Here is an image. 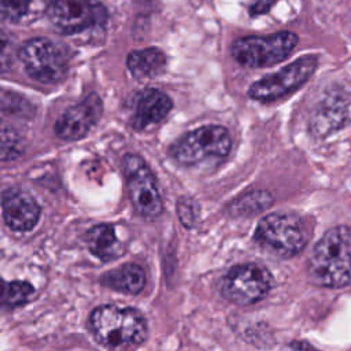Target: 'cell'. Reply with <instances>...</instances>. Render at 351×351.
Masks as SVG:
<instances>
[{"instance_id": "11", "label": "cell", "mask_w": 351, "mask_h": 351, "mask_svg": "<svg viewBox=\"0 0 351 351\" xmlns=\"http://www.w3.org/2000/svg\"><path fill=\"white\" fill-rule=\"evenodd\" d=\"M101 100L90 93L80 103L66 108L55 122V133L59 138L74 141L85 137L101 115Z\"/></svg>"}, {"instance_id": "21", "label": "cell", "mask_w": 351, "mask_h": 351, "mask_svg": "<svg viewBox=\"0 0 351 351\" xmlns=\"http://www.w3.org/2000/svg\"><path fill=\"white\" fill-rule=\"evenodd\" d=\"M21 155V145L18 136L8 130L5 126L1 129V158L3 160H10Z\"/></svg>"}, {"instance_id": "24", "label": "cell", "mask_w": 351, "mask_h": 351, "mask_svg": "<svg viewBox=\"0 0 351 351\" xmlns=\"http://www.w3.org/2000/svg\"><path fill=\"white\" fill-rule=\"evenodd\" d=\"M289 351H318L306 341H293L289 346Z\"/></svg>"}, {"instance_id": "15", "label": "cell", "mask_w": 351, "mask_h": 351, "mask_svg": "<svg viewBox=\"0 0 351 351\" xmlns=\"http://www.w3.org/2000/svg\"><path fill=\"white\" fill-rule=\"evenodd\" d=\"M126 66L130 74L137 80H145L159 75L166 67L165 53L155 47L132 51L126 58Z\"/></svg>"}, {"instance_id": "5", "label": "cell", "mask_w": 351, "mask_h": 351, "mask_svg": "<svg viewBox=\"0 0 351 351\" xmlns=\"http://www.w3.org/2000/svg\"><path fill=\"white\" fill-rule=\"evenodd\" d=\"M299 38L292 32H278L270 36H248L237 38L232 47V56L245 67H267L287 59Z\"/></svg>"}, {"instance_id": "22", "label": "cell", "mask_w": 351, "mask_h": 351, "mask_svg": "<svg viewBox=\"0 0 351 351\" xmlns=\"http://www.w3.org/2000/svg\"><path fill=\"white\" fill-rule=\"evenodd\" d=\"M178 217L181 219V222L184 223V226H193V223L196 222V217H197V210H196V204L192 199L189 197H181L178 200Z\"/></svg>"}, {"instance_id": "3", "label": "cell", "mask_w": 351, "mask_h": 351, "mask_svg": "<svg viewBox=\"0 0 351 351\" xmlns=\"http://www.w3.org/2000/svg\"><path fill=\"white\" fill-rule=\"evenodd\" d=\"M254 237L269 254L278 258H291L304 248L308 233L299 215L273 213L259 221Z\"/></svg>"}, {"instance_id": "18", "label": "cell", "mask_w": 351, "mask_h": 351, "mask_svg": "<svg viewBox=\"0 0 351 351\" xmlns=\"http://www.w3.org/2000/svg\"><path fill=\"white\" fill-rule=\"evenodd\" d=\"M273 203V196L266 191H252L230 203L229 211L233 215H255Z\"/></svg>"}, {"instance_id": "17", "label": "cell", "mask_w": 351, "mask_h": 351, "mask_svg": "<svg viewBox=\"0 0 351 351\" xmlns=\"http://www.w3.org/2000/svg\"><path fill=\"white\" fill-rule=\"evenodd\" d=\"M103 282L117 291L125 293H138L145 284V273L136 263H126L117 267L103 277Z\"/></svg>"}, {"instance_id": "10", "label": "cell", "mask_w": 351, "mask_h": 351, "mask_svg": "<svg viewBox=\"0 0 351 351\" xmlns=\"http://www.w3.org/2000/svg\"><path fill=\"white\" fill-rule=\"evenodd\" d=\"M274 285L270 271L256 263L232 267L221 281L223 296L236 304H252L262 299Z\"/></svg>"}, {"instance_id": "6", "label": "cell", "mask_w": 351, "mask_h": 351, "mask_svg": "<svg viewBox=\"0 0 351 351\" xmlns=\"http://www.w3.org/2000/svg\"><path fill=\"white\" fill-rule=\"evenodd\" d=\"M229 132L219 125H207L185 133L169 149L170 156L181 165H195L208 158H223L230 152Z\"/></svg>"}, {"instance_id": "16", "label": "cell", "mask_w": 351, "mask_h": 351, "mask_svg": "<svg viewBox=\"0 0 351 351\" xmlns=\"http://www.w3.org/2000/svg\"><path fill=\"white\" fill-rule=\"evenodd\" d=\"M86 244L89 251L101 261H110L123 254V245L118 240L114 226L107 223L93 226L86 233Z\"/></svg>"}, {"instance_id": "4", "label": "cell", "mask_w": 351, "mask_h": 351, "mask_svg": "<svg viewBox=\"0 0 351 351\" xmlns=\"http://www.w3.org/2000/svg\"><path fill=\"white\" fill-rule=\"evenodd\" d=\"M18 58L27 75L43 84L62 81L69 70L67 48L45 37L26 41L19 48Z\"/></svg>"}, {"instance_id": "13", "label": "cell", "mask_w": 351, "mask_h": 351, "mask_svg": "<svg viewBox=\"0 0 351 351\" xmlns=\"http://www.w3.org/2000/svg\"><path fill=\"white\" fill-rule=\"evenodd\" d=\"M3 218L7 226L16 232H27L36 226L40 219V206L26 191L8 188L1 199Z\"/></svg>"}, {"instance_id": "19", "label": "cell", "mask_w": 351, "mask_h": 351, "mask_svg": "<svg viewBox=\"0 0 351 351\" xmlns=\"http://www.w3.org/2000/svg\"><path fill=\"white\" fill-rule=\"evenodd\" d=\"M33 292H34L33 287L27 282H21V281L5 282L3 287V303L7 307H15V306L23 304L29 300Z\"/></svg>"}, {"instance_id": "2", "label": "cell", "mask_w": 351, "mask_h": 351, "mask_svg": "<svg viewBox=\"0 0 351 351\" xmlns=\"http://www.w3.org/2000/svg\"><path fill=\"white\" fill-rule=\"evenodd\" d=\"M89 325L96 340L111 350H130L147 337V324L138 310L106 304L95 308Z\"/></svg>"}, {"instance_id": "12", "label": "cell", "mask_w": 351, "mask_h": 351, "mask_svg": "<svg viewBox=\"0 0 351 351\" xmlns=\"http://www.w3.org/2000/svg\"><path fill=\"white\" fill-rule=\"evenodd\" d=\"M350 104L347 96L337 86L321 99L310 117V130L315 137L325 138L343 129L348 121Z\"/></svg>"}, {"instance_id": "14", "label": "cell", "mask_w": 351, "mask_h": 351, "mask_svg": "<svg viewBox=\"0 0 351 351\" xmlns=\"http://www.w3.org/2000/svg\"><path fill=\"white\" fill-rule=\"evenodd\" d=\"M173 108L171 99L159 89H147L140 93L132 117V126L145 130L160 123Z\"/></svg>"}, {"instance_id": "9", "label": "cell", "mask_w": 351, "mask_h": 351, "mask_svg": "<svg viewBox=\"0 0 351 351\" xmlns=\"http://www.w3.org/2000/svg\"><path fill=\"white\" fill-rule=\"evenodd\" d=\"M51 23L64 34L101 27L107 22V8L96 0H52L47 7Z\"/></svg>"}, {"instance_id": "1", "label": "cell", "mask_w": 351, "mask_h": 351, "mask_svg": "<svg viewBox=\"0 0 351 351\" xmlns=\"http://www.w3.org/2000/svg\"><path fill=\"white\" fill-rule=\"evenodd\" d=\"M307 273L315 285L341 288L351 284V226L330 228L315 244Z\"/></svg>"}, {"instance_id": "8", "label": "cell", "mask_w": 351, "mask_h": 351, "mask_svg": "<svg viewBox=\"0 0 351 351\" xmlns=\"http://www.w3.org/2000/svg\"><path fill=\"white\" fill-rule=\"evenodd\" d=\"M122 167L136 211L148 219L159 217L163 211V202L155 177L145 160L136 154H126L122 158Z\"/></svg>"}, {"instance_id": "7", "label": "cell", "mask_w": 351, "mask_h": 351, "mask_svg": "<svg viewBox=\"0 0 351 351\" xmlns=\"http://www.w3.org/2000/svg\"><path fill=\"white\" fill-rule=\"evenodd\" d=\"M318 66L317 55H304L274 74L265 75L248 88V96L258 101H274L299 89L314 74Z\"/></svg>"}, {"instance_id": "23", "label": "cell", "mask_w": 351, "mask_h": 351, "mask_svg": "<svg viewBox=\"0 0 351 351\" xmlns=\"http://www.w3.org/2000/svg\"><path fill=\"white\" fill-rule=\"evenodd\" d=\"M277 1L278 0H252L250 4V15L258 16L262 14H267Z\"/></svg>"}, {"instance_id": "20", "label": "cell", "mask_w": 351, "mask_h": 351, "mask_svg": "<svg viewBox=\"0 0 351 351\" xmlns=\"http://www.w3.org/2000/svg\"><path fill=\"white\" fill-rule=\"evenodd\" d=\"M32 0H1V16L7 21H19L29 10Z\"/></svg>"}]
</instances>
